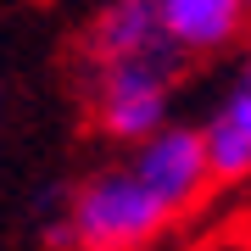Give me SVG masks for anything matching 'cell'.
<instances>
[{
	"instance_id": "obj_1",
	"label": "cell",
	"mask_w": 251,
	"mask_h": 251,
	"mask_svg": "<svg viewBox=\"0 0 251 251\" xmlns=\"http://www.w3.org/2000/svg\"><path fill=\"white\" fill-rule=\"evenodd\" d=\"M168 229H173V218L117 162V168L90 173L73 190L67 212L45 224V246H56V251H151Z\"/></svg>"
},
{
	"instance_id": "obj_2",
	"label": "cell",
	"mask_w": 251,
	"mask_h": 251,
	"mask_svg": "<svg viewBox=\"0 0 251 251\" xmlns=\"http://www.w3.org/2000/svg\"><path fill=\"white\" fill-rule=\"evenodd\" d=\"M184 56L173 45H156L145 56H123V62L84 67V90H90V117L95 128L117 145H140L173 123V90H179Z\"/></svg>"
},
{
	"instance_id": "obj_3",
	"label": "cell",
	"mask_w": 251,
	"mask_h": 251,
	"mask_svg": "<svg viewBox=\"0 0 251 251\" xmlns=\"http://www.w3.org/2000/svg\"><path fill=\"white\" fill-rule=\"evenodd\" d=\"M123 168L140 179V190L173 218V224L190 218L206 201V190H212V173H206L196 123H162L156 134H145L140 145H128Z\"/></svg>"
},
{
	"instance_id": "obj_4",
	"label": "cell",
	"mask_w": 251,
	"mask_h": 251,
	"mask_svg": "<svg viewBox=\"0 0 251 251\" xmlns=\"http://www.w3.org/2000/svg\"><path fill=\"white\" fill-rule=\"evenodd\" d=\"M151 6H156L162 39L184 62L234 50V39L246 34V17H251V0H151Z\"/></svg>"
},
{
	"instance_id": "obj_5",
	"label": "cell",
	"mask_w": 251,
	"mask_h": 251,
	"mask_svg": "<svg viewBox=\"0 0 251 251\" xmlns=\"http://www.w3.org/2000/svg\"><path fill=\"white\" fill-rule=\"evenodd\" d=\"M196 134H201V156H206L212 184H246V173H251V73L246 67L212 100V112L196 123Z\"/></svg>"
},
{
	"instance_id": "obj_6",
	"label": "cell",
	"mask_w": 251,
	"mask_h": 251,
	"mask_svg": "<svg viewBox=\"0 0 251 251\" xmlns=\"http://www.w3.org/2000/svg\"><path fill=\"white\" fill-rule=\"evenodd\" d=\"M168 45L156 28V6L151 0H106L90 23V39H84V67L100 62H123V56H145Z\"/></svg>"
},
{
	"instance_id": "obj_7",
	"label": "cell",
	"mask_w": 251,
	"mask_h": 251,
	"mask_svg": "<svg viewBox=\"0 0 251 251\" xmlns=\"http://www.w3.org/2000/svg\"><path fill=\"white\" fill-rule=\"evenodd\" d=\"M0 106H6V95H0Z\"/></svg>"
}]
</instances>
